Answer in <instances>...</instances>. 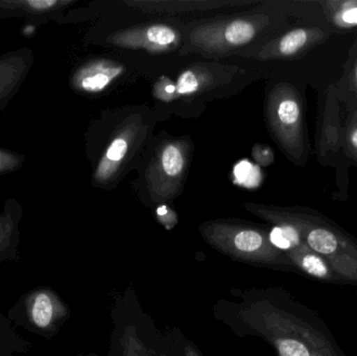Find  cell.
<instances>
[{"label":"cell","mask_w":357,"mask_h":356,"mask_svg":"<svg viewBox=\"0 0 357 356\" xmlns=\"http://www.w3.org/2000/svg\"><path fill=\"white\" fill-rule=\"evenodd\" d=\"M64 316V305L54 291L38 286L22 295L6 317L15 327L48 340L58 332Z\"/></svg>","instance_id":"obj_1"},{"label":"cell","mask_w":357,"mask_h":356,"mask_svg":"<svg viewBox=\"0 0 357 356\" xmlns=\"http://www.w3.org/2000/svg\"><path fill=\"white\" fill-rule=\"evenodd\" d=\"M187 153L185 142L171 141L161 146L146 173V182L152 196L169 199L178 194L186 173Z\"/></svg>","instance_id":"obj_2"},{"label":"cell","mask_w":357,"mask_h":356,"mask_svg":"<svg viewBox=\"0 0 357 356\" xmlns=\"http://www.w3.org/2000/svg\"><path fill=\"white\" fill-rule=\"evenodd\" d=\"M257 33L250 19H234L197 27L191 33L195 45L210 50H222L249 43Z\"/></svg>","instance_id":"obj_3"},{"label":"cell","mask_w":357,"mask_h":356,"mask_svg":"<svg viewBox=\"0 0 357 356\" xmlns=\"http://www.w3.org/2000/svg\"><path fill=\"white\" fill-rule=\"evenodd\" d=\"M108 41L121 47L162 52L177 47L180 33L167 24H152L119 31L111 36Z\"/></svg>","instance_id":"obj_4"},{"label":"cell","mask_w":357,"mask_h":356,"mask_svg":"<svg viewBox=\"0 0 357 356\" xmlns=\"http://www.w3.org/2000/svg\"><path fill=\"white\" fill-rule=\"evenodd\" d=\"M123 72V65L106 60L96 61L79 69L75 75L73 83L81 91L98 93L104 91Z\"/></svg>","instance_id":"obj_5"},{"label":"cell","mask_w":357,"mask_h":356,"mask_svg":"<svg viewBox=\"0 0 357 356\" xmlns=\"http://www.w3.org/2000/svg\"><path fill=\"white\" fill-rule=\"evenodd\" d=\"M132 133L133 132L131 127H127L113 138L94 173V180L96 183H107L116 175L129 153L132 137H133Z\"/></svg>","instance_id":"obj_6"},{"label":"cell","mask_w":357,"mask_h":356,"mask_svg":"<svg viewBox=\"0 0 357 356\" xmlns=\"http://www.w3.org/2000/svg\"><path fill=\"white\" fill-rule=\"evenodd\" d=\"M31 349V343L17 332L16 327L0 311V356L24 355Z\"/></svg>","instance_id":"obj_7"},{"label":"cell","mask_w":357,"mask_h":356,"mask_svg":"<svg viewBox=\"0 0 357 356\" xmlns=\"http://www.w3.org/2000/svg\"><path fill=\"white\" fill-rule=\"evenodd\" d=\"M18 231L10 217H0V265L6 261H18Z\"/></svg>","instance_id":"obj_8"},{"label":"cell","mask_w":357,"mask_h":356,"mask_svg":"<svg viewBox=\"0 0 357 356\" xmlns=\"http://www.w3.org/2000/svg\"><path fill=\"white\" fill-rule=\"evenodd\" d=\"M210 77L207 73L199 69H188L178 77L176 87L178 96L191 95L203 89L210 83Z\"/></svg>","instance_id":"obj_9"},{"label":"cell","mask_w":357,"mask_h":356,"mask_svg":"<svg viewBox=\"0 0 357 356\" xmlns=\"http://www.w3.org/2000/svg\"><path fill=\"white\" fill-rule=\"evenodd\" d=\"M276 121L281 127H295L300 119V107L294 98L279 100L275 111Z\"/></svg>","instance_id":"obj_10"},{"label":"cell","mask_w":357,"mask_h":356,"mask_svg":"<svg viewBox=\"0 0 357 356\" xmlns=\"http://www.w3.org/2000/svg\"><path fill=\"white\" fill-rule=\"evenodd\" d=\"M308 244L314 250L323 254H331L337 250V240L331 232L324 229H316L310 232Z\"/></svg>","instance_id":"obj_11"},{"label":"cell","mask_w":357,"mask_h":356,"mask_svg":"<svg viewBox=\"0 0 357 356\" xmlns=\"http://www.w3.org/2000/svg\"><path fill=\"white\" fill-rule=\"evenodd\" d=\"M307 41V33L299 29L289 31L279 42V52L283 56H291L301 49Z\"/></svg>","instance_id":"obj_12"},{"label":"cell","mask_w":357,"mask_h":356,"mask_svg":"<svg viewBox=\"0 0 357 356\" xmlns=\"http://www.w3.org/2000/svg\"><path fill=\"white\" fill-rule=\"evenodd\" d=\"M270 240L275 246L280 249H289L297 246L299 242V236L294 228L289 226L276 227L270 234Z\"/></svg>","instance_id":"obj_13"},{"label":"cell","mask_w":357,"mask_h":356,"mask_svg":"<svg viewBox=\"0 0 357 356\" xmlns=\"http://www.w3.org/2000/svg\"><path fill=\"white\" fill-rule=\"evenodd\" d=\"M234 245L243 252H254L262 245V236L254 230H241L234 236Z\"/></svg>","instance_id":"obj_14"},{"label":"cell","mask_w":357,"mask_h":356,"mask_svg":"<svg viewBox=\"0 0 357 356\" xmlns=\"http://www.w3.org/2000/svg\"><path fill=\"white\" fill-rule=\"evenodd\" d=\"M154 95L159 100H165V102H171V100H175L178 98L176 83H174L167 77H161L155 85Z\"/></svg>","instance_id":"obj_15"},{"label":"cell","mask_w":357,"mask_h":356,"mask_svg":"<svg viewBox=\"0 0 357 356\" xmlns=\"http://www.w3.org/2000/svg\"><path fill=\"white\" fill-rule=\"evenodd\" d=\"M281 356H310L307 349L301 343L294 340H284L279 343Z\"/></svg>","instance_id":"obj_16"},{"label":"cell","mask_w":357,"mask_h":356,"mask_svg":"<svg viewBox=\"0 0 357 356\" xmlns=\"http://www.w3.org/2000/svg\"><path fill=\"white\" fill-rule=\"evenodd\" d=\"M303 267L308 273L318 277H324L327 274V269L323 261L314 255H308L303 259Z\"/></svg>","instance_id":"obj_17"},{"label":"cell","mask_w":357,"mask_h":356,"mask_svg":"<svg viewBox=\"0 0 357 356\" xmlns=\"http://www.w3.org/2000/svg\"><path fill=\"white\" fill-rule=\"evenodd\" d=\"M259 150L255 148L253 150V156H255L256 160L260 163V164L268 165L272 163L273 155L271 152L270 148H264V146H259Z\"/></svg>","instance_id":"obj_18"},{"label":"cell","mask_w":357,"mask_h":356,"mask_svg":"<svg viewBox=\"0 0 357 356\" xmlns=\"http://www.w3.org/2000/svg\"><path fill=\"white\" fill-rule=\"evenodd\" d=\"M56 3L58 2L54 1V0H31V1H27V4L33 8H36V10H47V8L56 6Z\"/></svg>","instance_id":"obj_19"},{"label":"cell","mask_w":357,"mask_h":356,"mask_svg":"<svg viewBox=\"0 0 357 356\" xmlns=\"http://www.w3.org/2000/svg\"><path fill=\"white\" fill-rule=\"evenodd\" d=\"M342 18H343L344 22L348 23V24H357V8L345 10L342 15Z\"/></svg>","instance_id":"obj_20"},{"label":"cell","mask_w":357,"mask_h":356,"mask_svg":"<svg viewBox=\"0 0 357 356\" xmlns=\"http://www.w3.org/2000/svg\"><path fill=\"white\" fill-rule=\"evenodd\" d=\"M13 163H14V158L6 153L0 152V171L8 169L10 165H13Z\"/></svg>","instance_id":"obj_21"},{"label":"cell","mask_w":357,"mask_h":356,"mask_svg":"<svg viewBox=\"0 0 357 356\" xmlns=\"http://www.w3.org/2000/svg\"><path fill=\"white\" fill-rule=\"evenodd\" d=\"M351 144L357 148V130L352 134L351 136Z\"/></svg>","instance_id":"obj_22"},{"label":"cell","mask_w":357,"mask_h":356,"mask_svg":"<svg viewBox=\"0 0 357 356\" xmlns=\"http://www.w3.org/2000/svg\"><path fill=\"white\" fill-rule=\"evenodd\" d=\"M356 83H357V67H356Z\"/></svg>","instance_id":"obj_23"}]
</instances>
